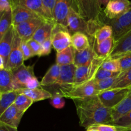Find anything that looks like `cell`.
<instances>
[{
  "label": "cell",
  "mask_w": 131,
  "mask_h": 131,
  "mask_svg": "<svg viewBox=\"0 0 131 131\" xmlns=\"http://www.w3.org/2000/svg\"><path fill=\"white\" fill-rule=\"evenodd\" d=\"M79 125L88 128L97 124H112L111 109L105 107L97 95L73 100Z\"/></svg>",
  "instance_id": "cell-1"
},
{
  "label": "cell",
  "mask_w": 131,
  "mask_h": 131,
  "mask_svg": "<svg viewBox=\"0 0 131 131\" xmlns=\"http://www.w3.org/2000/svg\"><path fill=\"white\" fill-rule=\"evenodd\" d=\"M60 92L64 97L72 100L87 98L98 94L95 88V83L93 79L80 84L60 88Z\"/></svg>",
  "instance_id": "cell-2"
},
{
  "label": "cell",
  "mask_w": 131,
  "mask_h": 131,
  "mask_svg": "<svg viewBox=\"0 0 131 131\" xmlns=\"http://www.w3.org/2000/svg\"><path fill=\"white\" fill-rule=\"evenodd\" d=\"M74 1L76 11L87 21H101V16L103 12L98 0Z\"/></svg>",
  "instance_id": "cell-3"
},
{
  "label": "cell",
  "mask_w": 131,
  "mask_h": 131,
  "mask_svg": "<svg viewBox=\"0 0 131 131\" xmlns=\"http://www.w3.org/2000/svg\"><path fill=\"white\" fill-rule=\"evenodd\" d=\"M131 92V88H111L99 92L97 96L102 104L112 109L120 103Z\"/></svg>",
  "instance_id": "cell-4"
},
{
  "label": "cell",
  "mask_w": 131,
  "mask_h": 131,
  "mask_svg": "<svg viewBox=\"0 0 131 131\" xmlns=\"http://www.w3.org/2000/svg\"><path fill=\"white\" fill-rule=\"evenodd\" d=\"M67 29L71 35L81 32L90 38L89 23L72 8H70L68 14Z\"/></svg>",
  "instance_id": "cell-5"
},
{
  "label": "cell",
  "mask_w": 131,
  "mask_h": 131,
  "mask_svg": "<svg viewBox=\"0 0 131 131\" xmlns=\"http://www.w3.org/2000/svg\"><path fill=\"white\" fill-rule=\"evenodd\" d=\"M52 47L60 52L71 46V35L67 29L55 23L51 35Z\"/></svg>",
  "instance_id": "cell-6"
},
{
  "label": "cell",
  "mask_w": 131,
  "mask_h": 131,
  "mask_svg": "<svg viewBox=\"0 0 131 131\" xmlns=\"http://www.w3.org/2000/svg\"><path fill=\"white\" fill-rule=\"evenodd\" d=\"M13 77V86L14 90L25 89L28 81L32 77L35 76L34 74V66H26L24 64L19 67L11 70Z\"/></svg>",
  "instance_id": "cell-7"
},
{
  "label": "cell",
  "mask_w": 131,
  "mask_h": 131,
  "mask_svg": "<svg viewBox=\"0 0 131 131\" xmlns=\"http://www.w3.org/2000/svg\"><path fill=\"white\" fill-rule=\"evenodd\" d=\"M70 8L76 11L74 0H55L53 16L56 24L67 28L68 14Z\"/></svg>",
  "instance_id": "cell-8"
},
{
  "label": "cell",
  "mask_w": 131,
  "mask_h": 131,
  "mask_svg": "<svg viewBox=\"0 0 131 131\" xmlns=\"http://www.w3.org/2000/svg\"><path fill=\"white\" fill-rule=\"evenodd\" d=\"M21 38L19 37L15 30L12 47L9 55L7 65L6 67V69L10 71L19 67L24 64V60L21 51Z\"/></svg>",
  "instance_id": "cell-9"
},
{
  "label": "cell",
  "mask_w": 131,
  "mask_h": 131,
  "mask_svg": "<svg viewBox=\"0 0 131 131\" xmlns=\"http://www.w3.org/2000/svg\"><path fill=\"white\" fill-rule=\"evenodd\" d=\"M130 7L131 1L129 0H110L103 13L107 19H117L126 13Z\"/></svg>",
  "instance_id": "cell-10"
},
{
  "label": "cell",
  "mask_w": 131,
  "mask_h": 131,
  "mask_svg": "<svg viewBox=\"0 0 131 131\" xmlns=\"http://www.w3.org/2000/svg\"><path fill=\"white\" fill-rule=\"evenodd\" d=\"M44 20L42 19H35L12 26L22 40L27 42L31 39L38 27Z\"/></svg>",
  "instance_id": "cell-11"
},
{
  "label": "cell",
  "mask_w": 131,
  "mask_h": 131,
  "mask_svg": "<svg viewBox=\"0 0 131 131\" xmlns=\"http://www.w3.org/2000/svg\"><path fill=\"white\" fill-rule=\"evenodd\" d=\"M24 114L13 104L0 116V122L17 129Z\"/></svg>",
  "instance_id": "cell-12"
},
{
  "label": "cell",
  "mask_w": 131,
  "mask_h": 131,
  "mask_svg": "<svg viewBox=\"0 0 131 131\" xmlns=\"http://www.w3.org/2000/svg\"><path fill=\"white\" fill-rule=\"evenodd\" d=\"M90 38V45L85 49L81 51L74 49V64L75 66L79 67L86 65L92 62L93 59L97 57L93 47V37Z\"/></svg>",
  "instance_id": "cell-13"
},
{
  "label": "cell",
  "mask_w": 131,
  "mask_h": 131,
  "mask_svg": "<svg viewBox=\"0 0 131 131\" xmlns=\"http://www.w3.org/2000/svg\"><path fill=\"white\" fill-rule=\"evenodd\" d=\"M12 13L13 26H15L20 23L33 19H42L40 15L32 10L20 6H14L12 8Z\"/></svg>",
  "instance_id": "cell-14"
},
{
  "label": "cell",
  "mask_w": 131,
  "mask_h": 131,
  "mask_svg": "<svg viewBox=\"0 0 131 131\" xmlns=\"http://www.w3.org/2000/svg\"><path fill=\"white\" fill-rule=\"evenodd\" d=\"M76 66L74 63L60 66V74L56 84L60 88L70 86L75 83V73Z\"/></svg>",
  "instance_id": "cell-15"
},
{
  "label": "cell",
  "mask_w": 131,
  "mask_h": 131,
  "mask_svg": "<svg viewBox=\"0 0 131 131\" xmlns=\"http://www.w3.org/2000/svg\"><path fill=\"white\" fill-rule=\"evenodd\" d=\"M10 1L11 8L14 6H20L29 9L40 15L44 20H48L45 15L41 0H10Z\"/></svg>",
  "instance_id": "cell-16"
},
{
  "label": "cell",
  "mask_w": 131,
  "mask_h": 131,
  "mask_svg": "<svg viewBox=\"0 0 131 131\" xmlns=\"http://www.w3.org/2000/svg\"><path fill=\"white\" fill-rule=\"evenodd\" d=\"M14 31H15V29H14V26L12 25L7 33L5 34L3 39L0 42V55L2 56L4 60L5 69L7 65L9 55L11 52L12 47Z\"/></svg>",
  "instance_id": "cell-17"
},
{
  "label": "cell",
  "mask_w": 131,
  "mask_h": 131,
  "mask_svg": "<svg viewBox=\"0 0 131 131\" xmlns=\"http://www.w3.org/2000/svg\"><path fill=\"white\" fill-rule=\"evenodd\" d=\"M115 43L116 42L113 37L107 38L100 43L96 42L93 38V47L97 56L99 57H108L115 48Z\"/></svg>",
  "instance_id": "cell-18"
},
{
  "label": "cell",
  "mask_w": 131,
  "mask_h": 131,
  "mask_svg": "<svg viewBox=\"0 0 131 131\" xmlns=\"http://www.w3.org/2000/svg\"><path fill=\"white\" fill-rule=\"evenodd\" d=\"M54 24L55 23L53 22L48 21V20L43 21V23L38 27L37 30L33 35L31 39L36 40L38 43L42 44L46 40L51 37Z\"/></svg>",
  "instance_id": "cell-19"
},
{
  "label": "cell",
  "mask_w": 131,
  "mask_h": 131,
  "mask_svg": "<svg viewBox=\"0 0 131 131\" xmlns=\"http://www.w3.org/2000/svg\"><path fill=\"white\" fill-rule=\"evenodd\" d=\"M131 111V92L119 104L111 109L113 122L126 115Z\"/></svg>",
  "instance_id": "cell-20"
},
{
  "label": "cell",
  "mask_w": 131,
  "mask_h": 131,
  "mask_svg": "<svg viewBox=\"0 0 131 131\" xmlns=\"http://www.w3.org/2000/svg\"><path fill=\"white\" fill-rule=\"evenodd\" d=\"M20 93L24 94L31 99L33 102H38L40 101L51 99L52 94L49 91L43 89L42 87L35 89H23L19 90Z\"/></svg>",
  "instance_id": "cell-21"
},
{
  "label": "cell",
  "mask_w": 131,
  "mask_h": 131,
  "mask_svg": "<svg viewBox=\"0 0 131 131\" xmlns=\"http://www.w3.org/2000/svg\"><path fill=\"white\" fill-rule=\"evenodd\" d=\"M60 74V66L55 63L51 66L40 81L42 86L54 85L58 81Z\"/></svg>",
  "instance_id": "cell-22"
},
{
  "label": "cell",
  "mask_w": 131,
  "mask_h": 131,
  "mask_svg": "<svg viewBox=\"0 0 131 131\" xmlns=\"http://www.w3.org/2000/svg\"><path fill=\"white\" fill-rule=\"evenodd\" d=\"M131 51V29L115 43V48L109 56Z\"/></svg>",
  "instance_id": "cell-23"
},
{
  "label": "cell",
  "mask_w": 131,
  "mask_h": 131,
  "mask_svg": "<svg viewBox=\"0 0 131 131\" xmlns=\"http://www.w3.org/2000/svg\"><path fill=\"white\" fill-rule=\"evenodd\" d=\"M90 45V38L87 35L78 32L71 35V46L78 51H83Z\"/></svg>",
  "instance_id": "cell-24"
},
{
  "label": "cell",
  "mask_w": 131,
  "mask_h": 131,
  "mask_svg": "<svg viewBox=\"0 0 131 131\" xmlns=\"http://www.w3.org/2000/svg\"><path fill=\"white\" fill-rule=\"evenodd\" d=\"M93 78V74L92 71L91 63L83 65L76 67L75 73V83L74 84H80L87 81L92 80Z\"/></svg>",
  "instance_id": "cell-25"
},
{
  "label": "cell",
  "mask_w": 131,
  "mask_h": 131,
  "mask_svg": "<svg viewBox=\"0 0 131 131\" xmlns=\"http://www.w3.org/2000/svg\"><path fill=\"white\" fill-rule=\"evenodd\" d=\"M14 90L13 86V77L12 72L6 69H0V92Z\"/></svg>",
  "instance_id": "cell-26"
},
{
  "label": "cell",
  "mask_w": 131,
  "mask_h": 131,
  "mask_svg": "<svg viewBox=\"0 0 131 131\" xmlns=\"http://www.w3.org/2000/svg\"><path fill=\"white\" fill-rule=\"evenodd\" d=\"M74 49L72 46H70L65 49L57 52L56 53V61L58 65H70L74 63Z\"/></svg>",
  "instance_id": "cell-27"
},
{
  "label": "cell",
  "mask_w": 131,
  "mask_h": 131,
  "mask_svg": "<svg viewBox=\"0 0 131 131\" xmlns=\"http://www.w3.org/2000/svg\"><path fill=\"white\" fill-rule=\"evenodd\" d=\"M20 94L19 90L1 93L0 97V116L15 102L17 96Z\"/></svg>",
  "instance_id": "cell-28"
},
{
  "label": "cell",
  "mask_w": 131,
  "mask_h": 131,
  "mask_svg": "<svg viewBox=\"0 0 131 131\" xmlns=\"http://www.w3.org/2000/svg\"><path fill=\"white\" fill-rule=\"evenodd\" d=\"M12 25V8L4 12L0 20V42Z\"/></svg>",
  "instance_id": "cell-29"
},
{
  "label": "cell",
  "mask_w": 131,
  "mask_h": 131,
  "mask_svg": "<svg viewBox=\"0 0 131 131\" xmlns=\"http://www.w3.org/2000/svg\"><path fill=\"white\" fill-rule=\"evenodd\" d=\"M131 88V69L121 72L115 80V84L111 88Z\"/></svg>",
  "instance_id": "cell-30"
},
{
  "label": "cell",
  "mask_w": 131,
  "mask_h": 131,
  "mask_svg": "<svg viewBox=\"0 0 131 131\" xmlns=\"http://www.w3.org/2000/svg\"><path fill=\"white\" fill-rule=\"evenodd\" d=\"M113 29L110 25L104 24L95 31L93 35V38L96 42L100 43L105 40L113 37Z\"/></svg>",
  "instance_id": "cell-31"
},
{
  "label": "cell",
  "mask_w": 131,
  "mask_h": 131,
  "mask_svg": "<svg viewBox=\"0 0 131 131\" xmlns=\"http://www.w3.org/2000/svg\"><path fill=\"white\" fill-rule=\"evenodd\" d=\"M108 57L114 58L118 60L121 72L126 71L131 69V51Z\"/></svg>",
  "instance_id": "cell-32"
},
{
  "label": "cell",
  "mask_w": 131,
  "mask_h": 131,
  "mask_svg": "<svg viewBox=\"0 0 131 131\" xmlns=\"http://www.w3.org/2000/svg\"><path fill=\"white\" fill-rule=\"evenodd\" d=\"M33 102H34L28 96L20 93L17 96L14 104L20 111L24 113L28 110V109L31 106Z\"/></svg>",
  "instance_id": "cell-33"
},
{
  "label": "cell",
  "mask_w": 131,
  "mask_h": 131,
  "mask_svg": "<svg viewBox=\"0 0 131 131\" xmlns=\"http://www.w3.org/2000/svg\"><path fill=\"white\" fill-rule=\"evenodd\" d=\"M100 69L108 70L113 72H119L120 71V67L119 61L117 59L114 58L107 57L103 61Z\"/></svg>",
  "instance_id": "cell-34"
},
{
  "label": "cell",
  "mask_w": 131,
  "mask_h": 131,
  "mask_svg": "<svg viewBox=\"0 0 131 131\" xmlns=\"http://www.w3.org/2000/svg\"><path fill=\"white\" fill-rule=\"evenodd\" d=\"M111 125H114L120 128V131L131 130V111L126 115L113 122Z\"/></svg>",
  "instance_id": "cell-35"
},
{
  "label": "cell",
  "mask_w": 131,
  "mask_h": 131,
  "mask_svg": "<svg viewBox=\"0 0 131 131\" xmlns=\"http://www.w3.org/2000/svg\"><path fill=\"white\" fill-rule=\"evenodd\" d=\"M41 1H42L43 12H44L46 19L49 21L55 23L53 16L55 0H41Z\"/></svg>",
  "instance_id": "cell-36"
},
{
  "label": "cell",
  "mask_w": 131,
  "mask_h": 131,
  "mask_svg": "<svg viewBox=\"0 0 131 131\" xmlns=\"http://www.w3.org/2000/svg\"><path fill=\"white\" fill-rule=\"evenodd\" d=\"M116 78H117V76L104 79V80L99 81H94L95 83L96 90L98 92V93L99 92H102V91L111 89L113 84H115Z\"/></svg>",
  "instance_id": "cell-37"
},
{
  "label": "cell",
  "mask_w": 131,
  "mask_h": 131,
  "mask_svg": "<svg viewBox=\"0 0 131 131\" xmlns=\"http://www.w3.org/2000/svg\"><path fill=\"white\" fill-rule=\"evenodd\" d=\"M116 19L120 26L124 28L125 33H127L131 29V7L126 13Z\"/></svg>",
  "instance_id": "cell-38"
},
{
  "label": "cell",
  "mask_w": 131,
  "mask_h": 131,
  "mask_svg": "<svg viewBox=\"0 0 131 131\" xmlns=\"http://www.w3.org/2000/svg\"><path fill=\"white\" fill-rule=\"evenodd\" d=\"M120 73H121V72H113L108 71V70L99 69L97 70V72L95 73V74L93 80L95 81L104 80V79H108V78L118 76Z\"/></svg>",
  "instance_id": "cell-39"
},
{
  "label": "cell",
  "mask_w": 131,
  "mask_h": 131,
  "mask_svg": "<svg viewBox=\"0 0 131 131\" xmlns=\"http://www.w3.org/2000/svg\"><path fill=\"white\" fill-rule=\"evenodd\" d=\"M63 97L60 92H56L52 95V97L50 99V104L54 108L62 109L65 105V101Z\"/></svg>",
  "instance_id": "cell-40"
},
{
  "label": "cell",
  "mask_w": 131,
  "mask_h": 131,
  "mask_svg": "<svg viewBox=\"0 0 131 131\" xmlns=\"http://www.w3.org/2000/svg\"><path fill=\"white\" fill-rule=\"evenodd\" d=\"M27 43H28L30 49L31 50L33 56H37L38 57L42 56V49L41 43H38V42L33 39H30L27 41Z\"/></svg>",
  "instance_id": "cell-41"
},
{
  "label": "cell",
  "mask_w": 131,
  "mask_h": 131,
  "mask_svg": "<svg viewBox=\"0 0 131 131\" xmlns=\"http://www.w3.org/2000/svg\"><path fill=\"white\" fill-rule=\"evenodd\" d=\"M92 127L99 131H120V128L111 124H97Z\"/></svg>",
  "instance_id": "cell-42"
},
{
  "label": "cell",
  "mask_w": 131,
  "mask_h": 131,
  "mask_svg": "<svg viewBox=\"0 0 131 131\" xmlns=\"http://www.w3.org/2000/svg\"><path fill=\"white\" fill-rule=\"evenodd\" d=\"M21 51L23 52V58H24V60H28L30 58L33 57V54L32 53L31 50L29 48V46H28V43L26 41L22 40L21 42Z\"/></svg>",
  "instance_id": "cell-43"
},
{
  "label": "cell",
  "mask_w": 131,
  "mask_h": 131,
  "mask_svg": "<svg viewBox=\"0 0 131 131\" xmlns=\"http://www.w3.org/2000/svg\"><path fill=\"white\" fill-rule=\"evenodd\" d=\"M52 41H51V38H48L46 40L45 42L42 43V56H47L49 54L51 51V48H52Z\"/></svg>",
  "instance_id": "cell-44"
},
{
  "label": "cell",
  "mask_w": 131,
  "mask_h": 131,
  "mask_svg": "<svg viewBox=\"0 0 131 131\" xmlns=\"http://www.w3.org/2000/svg\"><path fill=\"white\" fill-rule=\"evenodd\" d=\"M40 87H41L40 83L38 81V79L35 76H33L30 78L26 84V88L27 89H35V88H40Z\"/></svg>",
  "instance_id": "cell-45"
},
{
  "label": "cell",
  "mask_w": 131,
  "mask_h": 131,
  "mask_svg": "<svg viewBox=\"0 0 131 131\" xmlns=\"http://www.w3.org/2000/svg\"><path fill=\"white\" fill-rule=\"evenodd\" d=\"M11 8L10 0H0V12H5Z\"/></svg>",
  "instance_id": "cell-46"
},
{
  "label": "cell",
  "mask_w": 131,
  "mask_h": 131,
  "mask_svg": "<svg viewBox=\"0 0 131 131\" xmlns=\"http://www.w3.org/2000/svg\"><path fill=\"white\" fill-rule=\"evenodd\" d=\"M0 131H18L17 129L12 127L0 122Z\"/></svg>",
  "instance_id": "cell-47"
},
{
  "label": "cell",
  "mask_w": 131,
  "mask_h": 131,
  "mask_svg": "<svg viewBox=\"0 0 131 131\" xmlns=\"http://www.w3.org/2000/svg\"><path fill=\"white\" fill-rule=\"evenodd\" d=\"M110 0H98V2L100 6L102 8V6H104V7H106L107 4H108V3L110 2Z\"/></svg>",
  "instance_id": "cell-48"
},
{
  "label": "cell",
  "mask_w": 131,
  "mask_h": 131,
  "mask_svg": "<svg viewBox=\"0 0 131 131\" xmlns=\"http://www.w3.org/2000/svg\"><path fill=\"white\" fill-rule=\"evenodd\" d=\"M5 69V62H4V60L2 58V56L0 55V69Z\"/></svg>",
  "instance_id": "cell-49"
},
{
  "label": "cell",
  "mask_w": 131,
  "mask_h": 131,
  "mask_svg": "<svg viewBox=\"0 0 131 131\" xmlns=\"http://www.w3.org/2000/svg\"><path fill=\"white\" fill-rule=\"evenodd\" d=\"M86 131H99V130H97V129L93 128V127H90L86 128Z\"/></svg>",
  "instance_id": "cell-50"
},
{
  "label": "cell",
  "mask_w": 131,
  "mask_h": 131,
  "mask_svg": "<svg viewBox=\"0 0 131 131\" xmlns=\"http://www.w3.org/2000/svg\"><path fill=\"white\" fill-rule=\"evenodd\" d=\"M3 14H4V12H0V20H1V17H2Z\"/></svg>",
  "instance_id": "cell-51"
},
{
  "label": "cell",
  "mask_w": 131,
  "mask_h": 131,
  "mask_svg": "<svg viewBox=\"0 0 131 131\" xmlns=\"http://www.w3.org/2000/svg\"><path fill=\"white\" fill-rule=\"evenodd\" d=\"M1 92H0V97H1Z\"/></svg>",
  "instance_id": "cell-52"
},
{
  "label": "cell",
  "mask_w": 131,
  "mask_h": 131,
  "mask_svg": "<svg viewBox=\"0 0 131 131\" xmlns=\"http://www.w3.org/2000/svg\"><path fill=\"white\" fill-rule=\"evenodd\" d=\"M130 131H131V130H130Z\"/></svg>",
  "instance_id": "cell-53"
}]
</instances>
